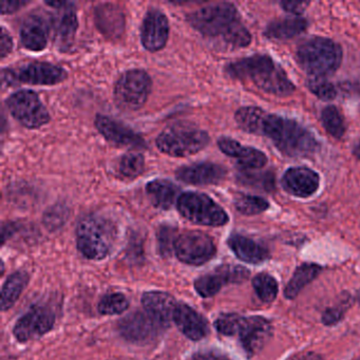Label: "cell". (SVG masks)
Segmentation results:
<instances>
[{"mask_svg":"<svg viewBox=\"0 0 360 360\" xmlns=\"http://www.w3.org/2000/svg\"><path fill=\"white\" fill-rule=\"evenodd\" d=\"M235 120L244 131L271 139L278 150L288 157H307L319 147L315 136L296 121L271 115L258 107L240 108Z\"/></svg>","mask_w":360,"mask_h":360,"instance_id":"6da1fadb","label":"cell"},{"mask_svg":"<svg viewBox=\"0 0 360 360\" xmlns=\"http://www.w3.org/2000/svg\"><path fill=\"white\" fill-rule=\"evenodd\" d=\"M189 24L204 37L221 39L227 46L244 48L252 35L240 20L237 8L229 3L214 4L189 14Z\"/></svg>","mask_w":360,"mask_h":360,"instance_id":"7a4b0ae2","label":"cell"},{"mask_svg":"<svg viewBox=\"0 0 360 360\" xmlns=\"http://www.w3.org/2000/svg\"><path fill=\"white\" fill-rule=\"evenodd\" d=\"M227 73L233 79L248 81L255 86L274 96H290L295 86L286 75L285 71L267 56H250L226 67Z\"/></svg>","mask_w":360,"mask_h":360,"instance_id":"3957f363","label":"cell"},{"mask_svg":"<svg viewBox=\"0 0 360 360\" xmlns=\"http://www.w3.org/2000/svg\"><path fill=\"white\" fill-rule=\"evenodd\" d=\"M117 225L102 214H88L79 221L77 229V248L85 258L103 260L117 243Z\"/></svg>","mask_w":360,"mask_h":360,"instance_id":"277c9868","label":"cell"},{"mask_svg":"<svg viewBox=\"0 0 360 360\" xmlns=\"http://www.w3.org/2000/svg\"><path fill=\"white\" fill-rule=\"evenodd\" d=\"M214 328L224 336L237 337L248 357L261 351L271 335V322L261 316L223 314L214 321Z\"/></svg>","mask_w":360,"mask_h":360,"instance_id":"5b68a950","label":"cell"},{"mask_svg":"<svg viewBox=\"0 0 360 360\" xmlns=\"http://www.w3.org/2000/svg\"><path fill=\"white\" fill-rule=\"evenodd\" d=\"M296 56L305 72L314 77H326L340 67L342 50L330 39L313 37L299 46Z\"/></svg>","mask_w":360,"mask_h":360,"instance_id":"8992f818","label":"cell"},{"mask_svg":"<svg viewBox=\"0 0 360 360\" xmlns=\"http://www.w3.org/2000/svg\"><path fill=\"white\" fill-rule=\"evenodd\" d=\"M210 143L207 132L188 124L169 126L155 141L158 149L174 158H186L201 151Z\"/></svg>","mask_w":360,"mask_h":360,"instance_id":"52a82bcc","label":"cell"},{"mask_svg":"<svg viewBox=\"0 0 360 360\" xmlns=\"http://www.w3.org/2000/svg\"><path fill=\"white\" fill-rule=\"evenodd\" d=\"M179 212L189 222L203 226H223L229 222V214L205 193H188L179 195Z\"/></svg>","mask_w":360,"mask_h":360,"instance_id":"ba28073f","label":"cell"},{"mask_svg":"<svg viewBox=\"0 0 360 360\" xmlns=\"http://www.w3.org/2000/svg\"><path fill=\"white\" fill-rule=\"evenodd\" d=\"M150 77L141 69L126 71L117 79L115 98L117 106L124 110L136 111L142 108L151 92Z\"/></svg>","mask_w":360,"mask_h":360,"instance_id":"9c48e42d","label":"cell"},{"mask_svg":"<svg viewBox=\"0 0 360 360\" xmlns=\"http://www.w3.org/2000/svg\"><path fill=\"white\" fill-rule=\"evenodd\" d=\"M7 106L12 117L24 127L37 129L50 122V115L39 96L31 90H22L9 96Z\"/></svg>","mask_w":360,"mask_h":360,"instance_id":"30bf717a","label":"cell"},{"mask_svg":"<svg viewBox=\"0 0 360 360\" xmlns=\"http://www.w3.org/2000/svg\"><path fill=\"white\" fill-rule=\"evenodd\" d=\"M174 248L179 260L188 265L204 264L212 260L217 252L212 238L197 231H185L178 236Z\"/></svg>","mask_w":360,"mask_h":360,"instance_id":"8fae6325","label":"cell"},{"mask_svg":"<svg viewBox=\"0 0 360 360\" xmlns=\"http://www.w3.org/2000/svg\"><path fill=\"white\" fill-rule=\"evenodd\" d=\"M67 79L64 69L50 63H30L15 70H5L3 79L8 83L27 85L51 86L62 83Z\"/></svg>","mask_w":360,"mask_h":360,"instance_id":"7c38bea8","label":"cell"},{"mask_svg":"<svg viewBox=\"0 0 360 360\" xmlns=\"http://www.w3.org/2000/svg\"><path fill=\"white\" fill-rule=\"evenodd\" d=\"M56 319V314L51 307L45 304L33 305L16 322L14 336L20 342L34 340L51 330Z\"/></svg>","mask_w":360,"mask_h":360,"instance_id":"4fadbf2b","label":"cell"},{"mask_svg":"<svg viewBox=\"0 0 360 360\" xmlns=\"http://www.w3.org/2000/svg\"><path fill=\"white\" fill-rule=\"evenodd\" d=\"M248 276L250 271L239 265H220L210 273L198 278L195 281V288L200 296L210 298L218 294L229 284H238L245 281Z\"/></svg>","mask_w":360,"mask_h":360,"instance_id":"5bb4252c","label":"cell"},{"mask_svg":"<svg viewBox=\"0 0 360 360\" xmlns=\"http://www.w3.org/2000/svg\"><path fill=\"white\" fill-rule=\"evenodd\" d=\"M117 328L121 336L130 342H146L153 340L165 328L146 311H134L122 319Z\"/></svg>","mask_w":360,"mask_h":360,"instance_id":"9a60e30c","label":"cell"},{"mask_svg":"<svg viewBox=\"0 0 360 360\" xmlns=\"http://www.w3.org/2000/svg\"><path fill=\"white\" fill-rule=\"evenodd\" d=\"M169 37V22L167 16L153 8L147 12L143 20L141 30V41L143 47L150 52L163 49Z\"/></svg>","mask_w":360,"mask_h":360,"instance_id":"2e32d148","label":"cell"},{"mask_svg":"<svg viewBox=\"0 0 360 360\" xmlns=\"http://www.w3.org/2000/svg\"><path fill=\"white\" fill-rule=\"evenodd\" d=\"M96 127L107 141L113 144L134 149H143L146 147L145 141L134 130L110 117L98 115L96 119Z\"/></svg>","mask_w":360,"mask_h":360,"instance_id":"e0dca14e","label":"cell"},{"mask_svg":"<svg viewBox=\"0 0 360 360\" xmlns=\"http://www.w3.org/2000/svg\"><path fill=\"white\" fill-rule=\"evenodd\" d=\"M176 176L179 180L187 184L212 185L224 180L226 172L225 168L218 164L202 162L179 168Z\"/></svg>","mask_w":360,"mask_h":360,"instance_id":"ac0fdd59","label":"cell"},{"mask_svg":"<svg viewBox=\"0 0 360 360\" xmlns=\"http://www.w3.org/2000/svg\"><path fill=\"white\" fill-rule=\"evenodd\" d=\"M282 186L288 193L296 197H311L319 187V176L309 168H290L283 174Z\"/></svg>","mask_w":360,"mask_h":360,"instance_id":"d6986e66","label":"cell"},{"mask_svg":"<svg viewBox=\"0 0 360 360\" xmlns=\"http://www.w3.org/2000/svg\"><path fill=\"white\" fill-rule=\"evenodd\" d=\"M174 322L180 332L191 340H201L210 333V326L205 318L185 303H178L176 305Z\"/></svg>","mask_w":360,"mask_h":360,"instance_id":"ffe728a7","label":"cell"},{"mask_svg":"<svg viewBox=\"0 0 360 360\" xmlns=\"http://www.w3.org/2000/svg\"><path fill=\"white\" fill-rule=\"evenodd\" d=\"M218 146L223 153L237 160L242 169H259L267 163L266 155L262 151L243 146L233 139L221 138L218 141Z\"/></svg>","mask_w":360,"mask_h":360,"instance_id":"44dd1931","label":"cell"},{"mask_svg":"<svg viewBox=\"0 0 360 360\" xmlns=\"http://www.w3.org/2000/svg\"><path fill=\"white\" fill-rule=\"evenodd\" d=\"M142 304L145 311L166 328L170 322L174 321V314L178 303L172 295L155 290L143 295Z\"/></svg>","mask_w":360,"mask_h":360,"instance_id":"7402d4cb","label":"cell"},{"mask_svg":"<svg viewBox=\"0 0 360 360\" xmlns=\"http://www.w3.org/2000/svg\"><path fill=\"white\" fill-rule=\"evenodd\" d=\"M20 39L25 48L33 52L46 49L49 41V27L45 18L30 15L25 20L20 29Z\"/></svg>","mask_w":360,"mask_h":360,"instance_id":"603a6c76","label":"cell"},{"mask_svg":"<svg viewBox=\"0 0 360 360\" xmlns=\"http://www.w3.org/2000/svg\"><path fill=\"white\" fill-rule=\"evenodd\" d=\"M227 244L240 260L250 264L264 262L269 257V250L265 246L245 236L231 235L227 240Z\"/></svg>","mask_w":360,"mask_h":360,"instance_id":"cb8c5ba5","label":"cell"},{"mask_svg":"<svg viewBox=\"0 0 360 360\" xmlns=\"http://www.w3.org/2000/svg\"><path fill=\"white\" fill-rule=\"evenodd\" d=\"M96 22L101 32L106 37H119L125 28V18L120 8L110 4L100 5L96 9Z\"/></svg>","mask_w":360,"mask_h":360,"instance_id":"d4e9b609","label":"cell"},{"mask_svg":"<svg viewBox=\"0 0 360 360\" xmlns=\"http://www.w3.org/2000/svg\"><path fill=\"white\" fill-rule=\"evenodd\" d=\"M178 188L168 180L151 181L147 184L146 193L151 204L159 210H167L178 202Z\"/></svg>","mask_w":360,"mask_h":360,"instance_id":"484cf974","label":"cell"},{"mask_svg":"<svg viewBox=\"0 0 360 360\" xmlns=\"http://www.w3.org/2000/svg\"><path fill=\"white\" fill-rule=\"evenodd\" d=\"M307 28V22L303 18H285L271 22L265 29L264 35L269 39L286 41L292 39Z\"/></svg>","mask_w":360,"mask_h":360,"instance_id":"4316f807","label":"cell"},{"mask_svg":"<svg viewBox=\"0 0 360 360\" xmlns=\"http://www.w3.org/2000/svg\"><path fill=\"white\" fill-rule=\"evenodd\" d=\"M321 271V266L317 264H311V263H304V264L299 266L292 275V279L286 285L285 290H284V296L288 299L296 298L299 292L307 284L311 283L314 279H316Z\"/></svg>","mask_w":360,"mask_h":360,"instance_id":"83f0119b","label":"cell"},{"mask_svg":"<svg viewBox=\"0 0 360 360\" xmlns=\"http://www.w3.org/2000/svg\"><path fill=\"white\" fill-rule=\"evenodd\" d=\"M29 282V275L26 271H18L12 274L4 284L1 294V309L4 311L11 309L20 298Z\"/></svg>","mask_w":360,"mask_h":360,"instance_id":"f1b7e54d","label":"cell"},{"mask_svg":"<svg viewBox=\"0 0 360 360\" xmlns=\"http://www.w3.org/2000/svg\"><path fill=\"white\" fill-rule=\"evenodd\" d=\"M77 27H79V22H77L75 12L71 8L65 10L58 20V29H56V39L62 49H68L72 45L77 34Z\"/></svg>","mask_w":360,"mask_h":360,"instance_id":"f546056e","label":"cell"},{"mask_svg":"<svg viewBox=\"0 0 360 360\" xmlns=\"http://www.w3.org/2000/svg\"><path fill=\"white\" fill-rule=\"evenodd\" d=\"M144 168V157L139 153H129L120 158L117 172L121 178L134 180L143 174Z\"/></svg>","mask_w":360,"mask_h":360,"instance_id":"4dcf8cb0","label":"cell"},{"mask_svg":"<svg viewBox=\"0 0 360 360\" xmlns=\"http://www.w3.org/2000/svg\"><path fill=\"white\" fill-rule=\"evenodd\" d=\"M324 129L335 139H341L345 134V124L340 111L335 106H328L321 113Z\"/></svg>","mask_w":360,"mask_h":360,"instance_id":"1f68e13d","label":"cell"},{"mask_svg":"<svg viewBox=\"0 0 360 360\" xmlns=\"http://www.w3.org/2000/svg\"><path fill=\"white\" fill-rule=\"evenodd\" d=\"M255 292L263 302L271 303L275 300L279 290L277 281L269 274H259L252 279Z\"/></svg>","mask_w":360,"mask_h":360,"instance_id":"d6a6232c","label":"cell"},{"mask_svg":"<svg viewBox=\"0 0 360 360\" xmlns=\"http://www.w3.org/2000/svg\"><path fill=\"white\" fill-rule=\"evenodd\" d=\"M235 207L240 214L254 216L261 214L269 207V202L256 195H239L235 199Z\"/></svg>","mask_w":360,"mask_h":360,"instance_id":"836d02e7","label":"cell"},{"mask_svg":"<svg viewBox=\"0 0 360 360\" xmlns=\"http://www.w3.org/2000/svg\"><path fill=\"white\" fill-rule=\"evenodd\" d=\"M129 307V300L122 292L108 294L101 299L98 311L102 315H119L124 313Z\"/></svg>","mask_w":360,"mask_h":360,"instance_id":"e575fe53","label":"cell"},{"mask_svg":"<svg viewBox=\"0 0 360 360\" xmlns=\"http://www.w3.org/2000/svg\"><path fill=\"white\" fill-rule=\"evenodd\" d=\"M307 87L322 101H332L337 96L334 85L324 77H313L307 82Z\"/></svg>","mask_w":360,"mask_h":360,"instance_id":"d590c367","label":"cell"},{"mask_svg":"<svg viewBox=\"0 0 360 360\" xmlns=\"http://www.w3.org/2000/svg\"><path fill=\"white\" fill-rule=\"evenodd\" d=\"M240 181L244 184L248 185H258L259 187H263L264 189L269 188V187H274V178L273 176H265L262 178V176H257V174H245L239 176Z\"/></svg>","mask_w":360,"mask_h":360,"instance_id":"8d00e7d4","label":"cell"},{"mask_svg":"<svg viewBox=\"0 0 360 360\" xmlns=\"http://www.w3.org/2000/svg\"><path fill=\"white\" fill-rule=\"evenodd\" d=\"M342 307H330V309L324 311L323 316H322V321L326 326H333V324H336L342 318Z\"/></svg>","mask_w":360,"mask_h":360,"instance_id":"74e56055","label":"cell"},{"mask_svg":"<svg viewBox=\"0 0 360 360\" xmlns=\"http://www.w3.org/2000/svg\"><path fill=\"white\" fill-rule=\"evenodd\" d=\"M280 5L286 12L299 15L305 11V9L309 7V3H307V1H282Z\"/></svg>","mask_w":360,"mask_h":360,"instance_id":"f35d334b","label":"cell"},{"mask_svg":"<svg viewBox=\"0 0 360 360\" xmlns=\"http://www.w3.org/2000/svg\"><path fill=\"white\" fill-rule=\"evenodd\" d=\"M12 49H13V39L10 33L3 27L1 28V46H0L1 58H7L11 53Z\"/></svg>","mask_w":360,"mask_h":360,"instance_id":"ab89813d","label":"cell"},{"mask_svg":"<svg viewBox=\"0 0 360 360\" xmlns=\"http://www.w3.org/2000/svg\"><path fill=\"white\" fill-rule=\"evenodd\" d=\"M193 360H231L226 356L222 355V354L216 353V352L207 351V352H199V353L195 354L193 357Z\"/></svg>","mask_w":360,"mask_h":360,"instance_id":"60d3db41","label":"cell"},{"mask_svg":"<svg viewBox=\"0 0 360 360\" xmlns=\"http://www.w3.org/2000/svg\"><path fill=\"white\" fill-rule=\"evenodd\" d=\"M26 1H3V7H1V13L11 14L20 10V8L26 6Z\"/></svg>","mask_w":360,"mask_h":360,"instance_id":"b9f144b4","label":"cell"},{"mask_svg":"<svg viewBox=\"0 0 360 360\" xmlns=\"http://www.w3.org/2000/svg\"><path fill=\"white\" fill-rule=\"evenodd\" d=\"M288 360H323V358L315 352H304V353L297 354L288 358Z\"/></svg>","mask_w":360,"mask_h":360,"instance_id":"7bdbcfd3","label":"cell"},{"mask_svg":"<svg viewBox=\"0 0 360 360\" xmlns=\"http://www.w3.org/2000/svg\"><path fill=\"white\" fill-rule=\"evenodd\" d=\"M353 153L357 159L360 160V141L356 144V146L354 147Z\"/></svg>","mask_w":360,"mask_h":360,"instance_id":"ee69618b","label":"cell"},{"mask_svg":"<svg viewBox=\"0 0 360 360\" xmlns=\"http://www.w3.org/2000/svg\"><path fill=\"white\" fill-rule=\"evenodd\" d=\"M109 360H129V359H109Z\"/></svg>","mask_w":360,"mask_h":360,"instance_id":"f6af8a7d","label":"cell"}]
</instances>
